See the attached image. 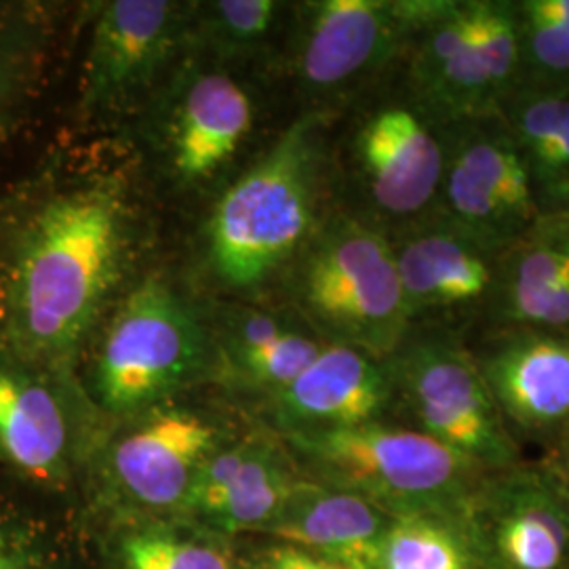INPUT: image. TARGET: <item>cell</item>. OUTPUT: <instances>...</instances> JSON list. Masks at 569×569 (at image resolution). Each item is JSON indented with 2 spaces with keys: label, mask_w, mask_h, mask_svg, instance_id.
Segmentation results:
<instances>
[{
  "label": "cell",
  "mask_w": 569,
  "mask_h": 569,
  "mask_svg": "<svg viewBox=\"0 0 569 569\" xmlns=\"http://www.w3.org/2000/svg\"><path fill=\"white\" fill-rule=\"evenodd\" d=\"M488 549L498 569H561L569 552V510L533 475H512L491 491Z\"/></svg>",
  "instance_id": "44dd1931"
},
{
  "label": "cell",
  "mask_w": 569,
  "mask_h": 569,
  "mask_svg": "<svg viewBox=\"0 0 569 569\" xmlns=\"http://www.w3.org/2000/svg\"><path fill=\"white\" fill-rule=\"evenodd\" d=\"M222 427L201 409L164 403L121 420L100 453L110 500L136 519L183 517L207 460L224 446Z\"/></svg>",
  "instance_id": "30bf717a"
},
{
  "label": "cell",
  "mask_w": 569,
  "mask_h": 569,
  "mask_svg": "<svg viewBox=\"0 0 569 569\" xmlns=\"http://www.w3.org/2000/svg\"><path fill=\"white\" fill-rule=\"evenodd\" d=\"M470 26L496 106L521 82V18L515 0H470Z\"/></svg>",
  "instance_id": "83f0119b"
},
{
  "label": "cell",
  "mask_w": 569,
  "mask_h": 569,
  "mask_svg": "<svg viewBox=\"0 0 569 569\" xmlns=\"http://www.w3.org/2000/svg\"><path fill=\"white\" fill-rule=\"evenodd\" d=\"M519 7L521 82L519 87L569 89V34ZM517 87V89H519Z\"/></svg>",
  "instance_id": "f1b7e54d"
},
{
  "label": "cell",
  "mask_w": 569,
  "mask_h": 569,
  "mask_svg": "<svg viewBox=\"0 0 569 569\" xmlns=\"http://www.w3.org/2000/svg\"><path fill=\"white\" fill-rule=\"evenodd\" d=\"M190 2H102L84 61L82 110L121 117L143 110L186 53Z\"/></svg>",
  "instance_id": "7c38bea8"
},
{
  "label": "cell",
  "mask_w": 569,
  "mask_h": 569,
  "mask_svg": "<svg viewBox=\"0 0 569 569\" xmlns=\"http://www.w3.org/2000/svg\"><path fill=\"white\" fill-rule=\"evenodd\" d=\"M298 114L264 152L224 183L204 222V268L226 291H251L287 268L331 211L329 129ZM333 197V194H331Z\"/></svg>",
  "instance_id": "7a4b0ae2"
},
{
  "label": "cell",
  "mask_w": 569,
  "mask_h": 569,
  "mask_svg": "<svg viewBox=\"0 0 569 569\" xmlns=\"http://www.w3.org/2000/svg\"><path fill=\"white\" fill-rule=\"evenodd\" d=\"M0 569H63L39 529L0 517Z\"/></svg>",
  "instance_id": "f546056e"
},
{
  "label": "cell",
  "mask_w": 569,
  "mask_h": 569,
  "mask_svg": "<svg viewBox=\"0 0 569 569\" xmlns=\"http://www.w3.org/2000/svg\"><path fill=\"white\" fill-rule=\"evenodd\" d=\"M390 407L388 359L333 342L291 385L268 397L270 418L283 437L378 422Z\"/></svg>",
  "instance_id": "e0dca14e"
},
{
  "label": "cell",
  "mask_w": 569,
  "mask_h": 569,
  "mask_svg": "<svg viewBox=\"0 0 569 569\" xmlns=\"http://www.w3.org/2000/svg\"><path fill=\"white\" fill-rule=\"evenodd\" d=\"M569 289V213L542 218L502 256L496 296L486 312L493 329L512 327L523 312Z\"/></svg>",
  "instance_id": "cb8c5ba5"
},
{
  "label": "cell",
  "mask_w": 569,
  "mask_h": 569,
  "mask_svg": "<svg viewBox=\"0 0 569 569\" xmlns=\"http://www.w3.org/2000/svg\"><path fill=\"white\" fill-rule=\"evenodd\" d=\"M287 306L326 342L388 359L411 329L392 244L333 207L283 274Z\"/></svg>",
  "instance_id": "277c9868"
},
{
  "label": "cell",
  "mask_w": 569,
  "mask_h": 569,
  "mask_svg": "<svg viewBox=\"0 0 569 569\" xmlns=\"http://www.w3.org/2000/svg\"><path fill=\"white\" fill-rule=\"evenodd\" d=\"M397 79L443 127L498 114L472 39L470 0H413V32Z\"/></svg>",
  "instance_id": "4fadbf2b"
},
{
  "label": "cell",
  "mask_w": 569,
  "mask_h": 569,
  "mask_svg": "<svg viewBox=\"0 0 569 569\" xmlns=\"http://www.w3.org/2000/svg\"><path fill=\"white\" fill-rule=\"evenodd\" d=\"M542 218L569 213V89L519 87L500 103Z\"/></svg>",
  "instance_id": "603a6c76"
},
{
  "label": "cell",
  "mask_w": 569,
  "mask_h": 569,
  "mask_svg": "<svg viewBox=\"0 0 569 569\" xmlns=\"http://www.w3.org/2000/svg\"><path fill=\"white\" fill-rule=\"evenodd\" d=\"M239 569H366L342 563L336 559H327L321 555L308 552L291 545H270L264 549L258 550L256 555H251L243 563V568Z\"/></svg>",
  "instance_id": "4dcf8cb0"
},
{
  "label": "cell",
  "mask_w": 569,
  "mask_h": 569,
  "mask_svg": "<svg viewBox=\"0 0 569 569\" xmlns=\"http://www.w3.org/2000/svg\"><path fill=\"white\" fill-rule=\"evenodd\" d=\"M392 515L348 489L302 479L266 528L279 542L373 569Z\"/></svg>",
  "instance_id": "ffe728a7"
},
{
  "label": "cell",
  "mask_w": 569,
  "mask_h": 569,
  "mask_svg": "<svg viewBox=\"0 0 569 569\" xmlns=\"http://www.w3.org/2000/svg\"><path fill=\"white\" fill-rule=\"evenodd\" d=\"M392 406L416 430L483 468L517 458L505 416L496 406L472 350L451 327L416 323L388 357Z\"/></svg>",
  "instance_id": "9c48e42d"
},
{
  "label": "cell",
  "mask_w": 569,
  "mask_h": 569,
  "mask_svg": "<svg viewBox=\"0 0 569 569\" xmlns=\"http://www.w3.org/2000/svg\"><path fill=\"white\" fill-rule=\"evenodd\" d=\"M329 142L338 209L395 237L437 218L446 173V127L409 98L397 74L352 106Z\"/></svg>",
  "instance_id": "3957f363"
},
{
  "label": "cell",
  "mask_w": 569,
  "mask_h": 569,
  "mask_svg": "<svg viewBox=\"0 0 569 569\" xmlns=\"http://www.w3.org/2000/svg\"><path fill=\"white\" fill-rule=\"evenodd\" d=\"M302 479L287 446L270 435L228 439L207 460L183 519L222 536L264 533Z\"/></svg>",
  "instance_id": "2e32d148"
},
{
  "label": "cell",
  "mask_w": 569,
  "mask_h": 569,
  "mask_svg": "<svg viewBox=\"0 0 569 569\" xmlns=\"http://www.w3.org/2000/svg\"><path fill=\"white\" fill-rule=\"evenodd\" d=\"M283 441L315 481L355 491L392 517L439 515L465 502L483 470L416 428L382 420Z\"/></svg>",
  "instance_id": "ba28073f"
},
{
  "label": "cell",
  "mask_w": 569,
  "mask_h": 569,
  "mask_svg": "<svg viewBox=\"0 0 569 569\" xmlns=\"http://www.w3.org/2000/svg\"><path fill=\"white\" fill-rule=\"evenodd\" d=\"M129 228L124 188L110 178L74 186L42 204L23 228L9 270L0 357L72 378L121 281Z\"/></svg>",
  "instance_id": "6da1fadb"
},
{
  "label": "cell",
  "mask_w": 569,
  "mask_h": 569,
  "mask_svg": "<svg viewBox=\"0 0 569 569\" xmlns=\"http://www.w3.org/2000/svg\"><path fill=\"white\" fill-rule=\"evenodd\" d=\"M475 355L489 392L517 427L569 425V331L500 327Z\"/></svg>",
  "instance_id": "ac0fdd59"
},
{
  "label": "cell",
  "mask_w": 569,
  "mask_h": 569,
  "mask_svg": "<svg viewBox=\"0 0 569 569\" xmlns=\"http://www.w3.org/2000/svg\"><path fill=\"white\" fill-rule=\"evenodd\" d=\"M77 382L0 357V460L42 486L63 483L81 453Z\"/></svg>",
  "instance_id": "9a60e30c"
},
{
  "label": "cell",
  "mask_w": 569,
  "mask_h": 569,
  "mask_svg": "<svg viewBox=\"0 0 569 569\" xmlns=\"http://www.w3.org/2000/svg\"><path fill=\"white\" fill-rule=\"evenodd\" d=\"M293 2L204 0L190 2L186 53L249 74L279 63Z\"/></svg>",
  "instance_id": "7402d4cb"
},
{
  "label": "cell",
  "mask_w": 569,
  "mask_h": 569,
  "mask_svg": "<svg viewBox=\"0 0 569 569\" xmlns=\"http://www.w3.org/2000/svg\"><path fill=\"white\" fill-rule=\"evenodd\" d=\"M119 569H239L228 536L183 517L131 519L114 531Z\"/></svg>",
  "instance_id": "d4e9b609"
},
{
  "label": "cell",
  "mask_w": 569,
  "mask_h": 569,
  "mask_svg": "<svg viewBox=\"0 0 569 569\" xmlns=\"http://www.w3.org/2000/svg\"><path fill=\"white\" fill-rule=\"evenodd\" d=\"M561 458L569 470V425L563 428V437H561Z\"/></svg>",
  "instance_id": "d6a6232c"
},
{
  "label": "cell",
  "mask_w": 569,
  "mask_h": 569,
  "mask_svg": "<svg viewBox=\"0 0 569 569\" xmlns=\"http://www.w3.org/2000/svg\"><path fill=\"white\" fill-rule=\"evenodd\" d=\"M216 367L209 319L161 274L136 284L106 321L89 397L117 420L171 403Z\"/></svg>",
  "instance_id": "5b68a950"
},
{
  "label": "cell",
  "mask_w": 569,
  "mask_h": 569,
  "mask_svg": "<svg viewBox=\"0 0 569 569\" xmlns=\"http://www.w3.org/2000/svg\"><path fill=\"white\" fill-rule=\"evenodd\" d=\"M413 0H306L291 4L279 63L300 114L338 119L399 70Z\"/></svg>",
  "instance_id": "8992f818"
},
{
  "label": "cell",
  "mask_w": 569,
  "mask_h": 569,
  "mask_svg": "<svg viewBox=\"0 0 569 569\" xmlns=\"http://www.w3.org/2000/svg\"><path fill=\"white\" fill-rule=\"evenodd\" d=\"M249 74L183 56L142 110L148 159L171 190L201 194L239 163L260 121Z\"/></svg>",
  "instance_id": "52a82bcc"
},
{
  "label": "cell",
  "mask_w": 569,
  "mask_h": 569,
  "mask_svg": "<svg viewBox=\"0 0 569 569\" xmlns=\"http://www.w3.org/2000/svg\"><path fill=\"white\" fill-rule=\"evenodd\" d=\"M207 319L216 367L237 387L262 392L266 399L291 385L327 345L287 305L224 302Z\"/></svg>",
  "instance_id": "d6986e66"
},
{
  "label": "cell",
  "mask_w": 569,
  "mask_h": 569,
  "mask_svg": "<svg viewBox=\"0 0 569 569\" xmlns=\"http://www.w3.org/2000/svg\"><path fill=\"white\" fill-rule=\"evenodd\" d=\"M49 47V21L41 7L0 2V146L39 82Z\"/></svg>",
  "instance_id": "484cf974"
},
{
  "label": "cell",
  "mask_w": 569,
  "mask_h": 569,
  "mask_svg": "<svg viewBox=\"0 0 569 569\" xmlns=\"http://www.w3.org/2000/svg\"><path fill=\"white\" fill-rule=\"evenodd\" d=\"M373 569H468V550L432 515L392 517Z\"/></svg>",
  "instance_id": "4316f807"
},
{
  "label": "cell",
  "mask_w": 569,
  "mask_h": 569,
  "mask_svg": "<svg viewBox=\"0 0 569 569\" xmlns=\"http://www.w3.org/2000/svg\"><path fill=\"white\" fill-rule=\"evenodd\" d=\"M519 4L523 11L555 23L569 34V0H519Z\"/></svg>",
  "instance_id": "1f68e13d"
},
{
  "label": "cell",
  "mask_w": 569,
  "mask_h": 569,
  "mask_svg": "<svg viewBox=\"0 0 569 569\" xmlns=\"http://www.w3.org/2000/svg\"><path fill=\"white\" fill-rule=\"evenodd\" d=\"M411 326H446L488 312L500 279V251L470 239L439 216L388 239Z\"/></svg>",
  "instance_id": "5bb4252c"
},
{
  "label": "cell",
  "mask_w": 569,
  "mask_h": 569,
  "mask_svg": "<svg viewBox=\"0 0 569 569\" xmlns=\"http://www.w3.org/2000/svg\"><path fill=\"white\" fill-rule=\"evenodd\" d=\"M443 222L507 253L542 220L528 167L500 114L446 127Z\"/></svg>",
  "instance_id": "8fae6325"
}]
</instances>
